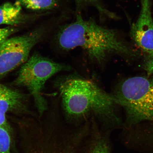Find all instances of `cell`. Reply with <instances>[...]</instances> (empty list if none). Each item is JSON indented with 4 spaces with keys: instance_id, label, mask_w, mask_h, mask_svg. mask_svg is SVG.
<instances>
[{
    "instance_id": "1",
    "label": "cell",
    "mask_w": 153,
    "mask_h": 153,
    "mask_svg": "<svg viewBox=\"0 0 153 153\" xmlns=\"http://www.w3.org/2000/svg\"><path fill=\"white\" fill-rule=\"evenodd\" d=\"M55 31V43L60 49L69 51L79 47L99 64L111 54L131 53L116 30L100 25L91 18L84 19L79 13L74 22L60 25Z\"/></svg>"
},
{
    "instance_id": "2",
    "label": "cell",
    "mask_w": 153,
    "mask_h": 153,
    "mask_svg": "<svg viewBox=\"0 0 153 153\" xmlns=\"http://www.w3.org/2000/svg\"><path fill=\"white\" fill-rule=\"evenodd\" d=\"M56 85L60 93L62 107L70 117L76 118L93 112L99 116L119 122L115 107L117 101L90 80L76 77L59 79Z\"/></svg>"
},
{
    "instance_id": "3",
    "label": "cell",
    "mask_w": 153,
    "mask_h": 153,
    "mask_svg": "<svg viewBox=\"0 0 153 153\" xmlns=\"http://www.w3.org/2000/svg\"><path fill=\"white\" fill-rule=\"evenodd\" d=\"M114 95L125 111L128 125L153 120V76L128 78L119 84Z\"/></svg>"
},
{
    "instance_id": "4",
    "label": "cell",
    "mask_w": 153,
    "mask_h": 153,
    "mask_svg": "<svg viewBox=\"0 0 153 153\" xmlns=\"http://www.w3.org/2000/svg\"><path fill=\"white\" fill-rule=\"evenodd\" d=\"M70 70V67L66 65L55 62L36 53L21 67L13 83L27 89L42 116L47 109V101L42 95L46 82L55 74Z\"/></svg>"
},
{
    "instance_id": "5",
    "label": "cell",
    "mask_w": 153,
    "mask_h": 153,
    "mask_svg": "<svg viewBox=\"0 0 153 153\" xmlns=\"http://www.w3.org/2000/svg\"><path fill=\"white\" fill-rule=\"evenodd\" d=\"M60 23L58 20L51 25L42 26L24 35L6 40L0 45V79L26 62L34 46Z\"/></svg>"
},
{
    "instance_id": "6",
    "label": "cell",
    "mask_w": 153,
    "mask_h": 153,
    "mask_svg": "<svg viewBox=\"0 0 153 153\" xmlns=\"http://www.w3.org/2000/svg\"><path fill=\"white\" fill-rule=\"evenodd\" d=\"M139 16L130 30L134 42L148 55L153 53V19L151 0H140Z\"/></svg>"
},
{
    "instance_id": "7",
    "label": "cell",
    "mask_w": 153,
    "mask_h": 153,
    "mask_svg": "<svg viewBox=\"0 0 153 153\" xmlns=\"http://www.w3.org/2000/svg\"><path fill=\"white\" fill-rule=\"evenodd\" d=\"M27 97L20 91L0 83V126L11 132L6 115L9 112L18 114L28 112Z\"/></svg>"
},
{
    "instance_id": "8",
    "label": "cell",
    "mask_w": 153,
    "mask_h": 153,
    "mask_svg": "<svg viewBox=\"0 0 153 153\" xmlns=\"http://www.w3.org/2000/svg\"><path fill=\"white\" fill-rule=\"evenodd\" d=\"M29 19V16L22 13V5L18 1L0 5V25H17L26 23Z\"/></svg>"
},
{
    "instance_id": "9",
    "label": "cell",
    "mask_w": 153,
    "mask_h": 153,
    "mask_svg": "<svg viewBox=\"0 0 153 153\" xmlns=\"http://www.w3.org/2000/svg\"><path fill=\"white\" fill-rule=\"evenodd\" d=\"M26 8L33 10H56L61 8V0H15Z\"/></svg>"
},
{
    "instance_id": "10",
    "label": "cell",
    "mask_w": 153,
    "mask_h": 153,
    "mask_svg": "<svg viewBox=\"0 0 153 153\" xmlns=\"http://www.w3.org/2000/svg\"><path fill=\"white\" fill-rule=\"evenodd\" d=\"M76 7L79 9L89 7H94L101 16L108 15L110 12L102 4L101 0H74Z\"/></svg>"
},
{
    "instance_id": "11",
    "label": "cell",
    "mask_w": 153,
    "mask_h": 153,
    "mask_svg": "<svg viewBox=\"0 0 153 153\" xmlns=\"http://www.w3.org/2000/svg\"><path fill=\"white\" fill-rule=\"evenodd\" d=\"M10 132L0 126V153H11Z\"/></svg>"
},
{
    "instance_id": "12",
    "label": "cell",
    "mask_w": 153,
    "mask_h": 153,
    "mask_svg": "<svg viewBox=\"0 0 153 153\" xmlns=\"http://www.w3.org/2000/svg\"><path fill=\"white\" fill-rule=\"evenodd\" d=\"M89 153H110L109 146L106 140L102 137L96 139Z\"/></svg>"
},
{
    "instance_id": "13",
    "label": "cell",
    "mask_w": 153,
    "mask_h": 153,
    "mask_svg": "<svg viewBox=\"0 0 153 153\" xmlns=\"http://www.w3.org/2000/svg\"><path fill=\"white\" fill-rule=\"evenodd\" d=\"M18 31V29L12 27L0 28V45L9 37Z\"/></svg>"
},
{
    "instance_id": "14",
    "label": "cell",
    "mask_w": 153,
    "mask_h": 153,
    "mask_svg": "<svg viewBox=\"0 0 153 153\" xmlns=\"http://www.w3.org/2000/svg\"><path fill=\"white\" fill-rule=\"evenodd\" d=\"M145 70L147 72L148 76H152L153 74V53L148 55L145 65Z\"/></svg>"
}]
</instances>
